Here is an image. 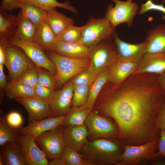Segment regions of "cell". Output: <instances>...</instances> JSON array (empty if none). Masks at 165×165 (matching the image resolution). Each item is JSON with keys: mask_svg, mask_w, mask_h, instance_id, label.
<instances>
[{"mask_svg": "<svg viewBox=\"0 0 165 165\" xmlns=\"http://www.w3.org/2000/svg\"><path fill=\"white\" fill-rule=\"evenodd\" d=\"M115 27L105 17L91 18L84 25L81 42L88 47L96 45L103 40L113 38Z\"/></svg>", "mask_w": 165, "mask_h": 165, "instance_id": "4", "label": "cell"}, {"mask_svg": "<svg viewBox=\"0 0 165 165\" xmlns=\"http://www.w3.org/2000/svg\"><path fill=\"white\" fill-rule=\"evenodd\" d=\"M18 6L23 14L38 28L44 21L47 11L24 2L19 1Z\"/></svg>", "mask_w": 165, "mask_h": 165, "instance_id": "30", "label": "cell"}, {"mask_svg": "<svg viewBox=\"0 0 165 165\" xmlns=\"http://www.w3.org/2000/svg\"><path fill=\"white\" fill-rule=\"evenodd\" d=\"M57 40V36L51 28L44 21L37 28L34 43L46 51L50 50Z\"/></svg>", "mask_w": 165, "mask_h": 165, "instance_id": "26", "label": "cell"}, {"mask_svg": "<svg viewBox=\"0 0 165 165\" xmlns=\"http://www.w3.org/2000/svg\"><path fill=\"white\" fill-rule=\"evenodd\" d=\"M138 62H126L117 60L110 68L108 82L114 86L120 85L133 74Z\"/></svg>", "mask_w": 165, "mask_h": 165, "instance_id": "20", "label": "cell"}, {"mask_svg": "<svg viewBox=\"0 0 165 165\" xmlns=\"http://www.w3.org/2000/svg\"><path fill=\"white\" fill-rule=\"evenodd\" d=\"M55 66L56 88L60 89L69 79L89 68L90 58L76 59L66 57L54 51H46Z\"/></svg>", "mask_w": 165, "mask_h": 165, "instance_id": "3", "label": "cell"}, {"mask_svg": "<svg viewBox=\"0 0 165 165\" xmlns=\"http://www.w3.org/2000/svg\"><path fill=\"white\" fill-rule=\"evenodd\" d=\"M56 8L47 11L44 21L49 25L57 37L75 23L72 18L58 12Z\"/></svg>", "mask_w": 165, "mask_h": 165, "instance_id": "22", "label": "cell"}, {"mask_svg": "<svg viewBox=\"0 0 165 165\" xmlns=\"http://www.w3.org/2000/svg\"><path fill=\"white\" fill-rule=\"evenodd\" d=\"M8 42L22 50L37 67L44 68L55 75L56 68L45 52L34 42L15 34Z\"/></svg>", "mask_w": 165, "mask_h": 165, "instance_id": "9", "label": "cell"}, {"mask_svg": "<svg viewBox=\"0 0 165 165\" xmlns=\"http://www.w3.org/2000/svg\"><path fill=\"white\" fill-rule=\"evenodd\" d=\"M110 68H106L100 71L89 86L87 99L83 105L92 110L99 95L108 82Z\"/></svg>", "mask_w": 165, "mask_h": 165, "instance_id": "25", "label": "cell"}, {"mask_svg": "<svg viewBox=\"0 0 165 165\" xmlns=\"http://www.w3.org/2000/svg\"><path fill=\"white\" fill-rule=\"evenodd\" d=\"M17 16V28L16 34L34 42L37 28L20 10Z\"/></svg>", "mask_w": 165, "mask_h": 165, "instance_id": "29", "label": "cell"}, {"mask_svg": "<svg viewBox=\"0 0 165 165\" xmlns=\"http://www.w3.org/2000/svg\"><path fill=\"white\" fill-rule=\"evenodd\" d=\"M63 127L60 125L35 138V141L47 159L52 160L62 156L65 146L63 136Z\"/></svg>", "mask_w": 165, "mask_h": 165, "instance_id": "11", "label": "cell"}, {"mask_svg": "<svg viewBox=\"0 0 165 165\" xmlns=\"http://www.w3.org/2000/svg\"><path fill=\"white\" fill-rule=\"evenodd\" d=\"M113 38L116 45L118 60L126 62H138L147 52V41L145 40L133 44L121 40L115 33Z\"/></svg>", "mask_w": 165, "mask_h": 165, "instance_id": "14", "label": "cell"}, {"mask_svg": "<svg viewBox=\"0 0 165 165\" xmlns=\"http://www.w3.org/2000/svg\"></svg>", "mask_w": 165, "mask_h": 165, "instance_id": "51", "label": "cell"}, {"mask_svg": "<svg viewBox=\"0 0 165 165\" xmlns=\"http://www.w3.org/2000/svg\"><path fill=\"white\" fill-rule=\"evenodd\" d=\"M28 165H47L49 161L45 153L39 148L35 138L20 134L17 142Z\"/></svg>", "mask_w": 165, "mask_h": 165, "instance_id": "13", "label": "cell"}, {"mask_svg": "<svg viewBox=\"0 0 165 165\" xmlns=\"http://www.w3.org/2000/svg\"><path fill=\"white\" fill-rule=\"evenodd\" d=\"M16 82L28 86L35 87L38 84L37 66L33 64Z\"/></svg>", "mask_w": 165, "mask_h": 165, "instance_id": "37", "label": "cell"}, {"mask_svg": "<svg viewBox=\"0 0 165 165\" xmlns=\"http://www.w3.org/2000/svg\"><path fill=\"white\" fill-rule=\"evenodd\" d=\"M3 65H0V88L1 90L4 89L7 83L3 72Z\"/></svg>", "mask_w": 165, "mask_h": 165, "instance_id": "45", "label": "cell"}, {"mask_svg": "<svg viewBox=\"0 0 165 165\" xmlns=\"http://www.w3.org/2000/svg\"><path fill=\"white\" fill-rule=\"evenodd\" d=\"M74 86L72 106L79 107L83 105L87 99L89 86L82 85Z\"/></svg>", "mask_w": 165, "mask_h": 165, "instance_id": "36", "label": "cell"}, {"mask_svg": "<svg viewBox=\"0 0 165 165\" xmlns=\"http://www.w3.org/2000/svg\"><path fill=\"white\" fill-rule=\"evenodd\" d=\"M154 156L165 158V130L160 131L158 149Z\"/></svg>", "mask_w": 165, "mask_h": 165, "instance_id": "43", "label": "cell"}, {"mask_svg": "<svg viewBox=\"0 0 165 165\" xmlns=\"http://www.w3.org/2000/svg\"><path fill=\"white\" fill-rule=\"evenodd\" d=\"M50 50L69 58H90L89 48L81 42L69 43L57 39Z\"/></svg>", "mask_w": 165, "mask_h": 165, "instance_id": "19", "label": "cell"}, {"mask_svg": "<svg viewBox=\"0 0 165 165\" xmlns=\"http://www.w3.org/2000/svg\"><path fill=\"white\" fill-rule=\"evenodd\" d=\"M147 52L165 53V25L161 24L148 31Z\"/></svg>", "mask_w": 165, "mask_h": 165, "instance_id": "21", "label": "cell"}, {"mask_svg": "<svg viewBox=\"0 0 165 165\" xmlns=\"http://www.w3.org/2000/svg\"><path fill=\"white\" fill-rule=\"evenodd\" d=\"M92 111L84 105L79 107L72 106L69 112L66 115L62 126L68 127L82 125L84 124L89 114Z\"/></svg>", "mask_w": 165, "mask_h": 165, "instance_id": "27", "label": "cell"}, {"mask_svg": "<svg viewBox=\"0 0 165 165\" xmlns=\"http://www.w3.org/2000/svg\"><path fill=\"white\" fill-rule=\"evenodd\" d=\"M0 156L6 165H27L17 142H7L2 145Z\"/></svg>", "mask_w": 165, "mask_h": 165, "instance_id": "23", "label": "cell"}, {"mask_svg": "<svg viewBox=\"0 0 165 165\" xmlns=\"http://www.w3.org/2000/svg\"><path fill=\"white\" fill-rule=\"evenodd\" d=\"M18 0H2L0 8L6 12H10L19 8Z\"/></svg>", "mask_w": 165, "mask_h": 165, "instance_id": "44", "label": "cell"}, {"mask_svg": "<svg viewBox=\"0 0 165 165\" xmlns=\"http://www.w3.org/2000/svg\"><path fill=\"white\" fill-rule=\"evenodd\" d=\"M109 40L89 47L90 64L89 68L99 72L110 68L118 60L116 45Z\"/></svg>", "mask_w": 165, "mask_h": 165, "instance_id": "8", "label": "cell"}, {"mask_svg": "<svg viewBox=\"0 0 165 165\" xmlns=\"http://www.w3.org/2000/svg\"><path fill=\"white\" fill-rule=\"evenodd\" d=\"M165 72V53H146L132 74L151 73L159 75Z\"/></svg>", "mask_w": 165, "mask_h": 165, "instance_id": "16", "label": "cell"}, {"mask_svg": "<svg viewBox=\"0 0 165 165\" xmlns=\"http://www.w3.org/2000/svg\"><path fill=\"white\" fill-rule=\"evenodd\" d=\"M63 132L65 146L78 152L81 151L88 140V130L85 124L63 127Z\"/></svg>", "mask_w": 165, "mask_h": 165, "instance_id": "18", "label": "cell"}, {"mask_svg": "<svg viewBox=\"0 0 165 165\" xmlns=\"http://www.w3.org/2000/svg\"><path fill=\"white\" fill-rule=\"evenodd\" d=\"M74 86L69 80L58 90H54V94L48 101V103L54 117L66 115L72 106Z\"/></svg>", "mask_w": 165, "mask_h": 165, "instance_id": "12", "label": "cell"}, {"mask_svg": "<svg viewBox=\"0 0 165 165\" xmlns=\"http://www.w3.org/2000/svg\"><path fill=\"white\" fill-rule=\"evenodd\" d=\"M153 10L163 13L164 15L162 19H165V7L162 4H158L155 3L152 0H147L145 3L141 4L138 13L143 14L148 11Z\"/></svg>", "mask_w": 165, "mask_h": 165, "instance_id": "39", "label": "cell"}, {"mask_svg": "<svg viewBox=\"0 0 165 165\" xmlns=\"http://www.w3.org/2000/svg\"><path fill=\"white\" fill-rule=\"evenodd\" d=\"M147 164L165 165V158L154 156L148 163Z\"/></svg>", "mask_w": 165, "mask_h": 165, "instance_id": "46", "label": "cell"}, {"mask_svg": "<svg viewBox=\"0 0 165 165\" xmlns=\"http://www.w3.org/2000/svg\"><path fill=\"white\" fill-rule=\"evenodd\" d=\"M84 124L88 130V136L93 140L101 138L119 137V129L115 122L110 117L93 111L89 114Z\"/></svg>", "mask_w": 165, "mask_h": 165, "instance_id": "6", "label": "cell"}, {"mask_svg": "<svg viewBox=\"0 0 165 165\" xmlns=\"http://www.w3.org/2000/svg\"><path fill=\"white\" fill-rule=\"evenodd\" d=\"M99 72L89 68L75 75L71 80L74 85H82L90 86Z\"/></svg>", "mask_w": 165, "mask_h": 165, "instance_id": "35", "label": "cell"}, {"mask_svg": "<svg viewBox=\"0 0 165 165\" xmlns=\"http://www.w3.org/2000/svg\"><path fill=\"white\" fill-rule=\"evenodd\" d=\"M0 165H4L3 160L2 158L0 156Z\"/></svg>", "mask_w": 165, "mask_h": 165, "instance_id": "50", "label": "cell"}, {"mask_svg": "<svg viewBox=\"0 0 165 165\" xmlns=\"http://www.w3.org/2000/svg\"><path fill=\"white\" fill-rule=\"evenodd\" d=\"M17 102L22 105L28 115V123L54 116L50 107L46 101L35 96L16 98Z\"/></svg>", "mask_w": 165, "mask_h": 165, "instance_id": "15", "label": "cell"}, {"mask_svg": "<svg viewBox=\"0 0 165 165\" xmlns=\"http://www.w3.org/2000/svg\"><path fill=\"white\" fill-rule=\"evenodd\" d=\"M165 102V92L157 75L132 74L118 86L108 82L93 109L115 122L119 130L118 139L124 145L136 146L159 141L160 130L154 120Z\"/></svg>", "mask_w": 165, "mask_h": 165, "instance_id": "1", "label": "cell"}, {"mask_svg": "<svg viewBox=\"0 0 165 165\" xmlns=\"http://www.w3.org/2000/svg\"><path fill=\"white\" fill-rule=\"evenodd\" d=\"M62 156L66 165H94L78 151L66 146Z\"/></svg>", "mask_w": 165, "mask_h": 165, "instance_id": "33", "label": "cell"}, {"mask_svg": "<svg viewBox=\"0 0 165 165\" xmlns=\"http://www.w3.org/2000/svg\"><path fill=\"white\" fill-rule=\"evenodd\" d=\"M158 141L139 145H124V151L117 165H147L156 154Z\"/></svg>", "mask_w": 165, "mask_h": 165, "instance_id": "7", "label": "cell"}, {"mask_svg": "<svg viewBox=\"0 0 165 165\" xmlns=\"http://www.w3.org/2000/svg\"><path fill=\"white\" fill-rule=\"evenodd\" d=\"M84 26L76 27L70 25L57 37V40L72 43L81 42Z\"/></svg>", "mask_w": 165, "mask_h": 165, "instance_id": "34", "label": "cell"}, {"mask_svg": "<svg viewBox=\"0 0 165 165\" xmlns=\"http://www.w3.org/2000/svg\"><path fill=\"white\" fill-rule=\"evenodd\" d=\"M6 54L5 50L3 46L0 45V65L5 64Z\"/></svg>", "mask_w": 165, "mask_h": 165, "instance_id": "48", "label": "cell"}, {"mask_svg": "<svg viewBox=\"0 0 165 165\" xmlns=\"http://www.w3.org/2000/svg\"><path fill=\"white\" fill-rule=\"evenodd\" d=\"M6 54L5 65L9 73L10 81L16 82L34 64L20 48L9 42H0Z\"/></svg>", "mask_w": 165, "mask_h": 165, "instance_id": "5", "label": "cell"}, {"mask_svg": "<svg viewBox=\"0 0 165 165\" xmlns=\"http://www.w3.org/2000/svg\"><path fill=\"white\" fill-rule=\"evenodd\" d=\"M4 90L6 96L9 100L35 96L34 87L16 82H7Z\"/></svg>", "mask_w": 165, "mask_h": 165, "instance_id": "28", "label": "cell"}, {"mask_svg": "<svg viewBox=\"0 0 165 165\" xmlns=\"http://www.w3.org/2000/svg\"><path fill=\"white\" fill-rule=\"evenodd\" d=\"M115 3L107 6L104 17L115 28L118 25L126 23L129 27L132 26L134 16L139 11L138 4L132 0L123 1L120 0H112Z\"/></svg>", "mask_w": 165, "mask_h": 165, "instance_id": "10", "label": "cell"}, {"mask_svg": "<svg viewBox=\"0 0 165 165\" xmlns=\"http://www.w3.org/2000/svg\"><path fill=\"white\" fill-rule=\"evenodd\" d=\"M34 88L35 96L46 101L52 97L55 90L38 83Z\"/></svg>", "mask_w": 165, "mask_h": 165, "instance_id": "41", "label": "cell"}, {"mask_svg": "<svg viewBox=\"0 0 165 165\" xmlns=\"http://www.w3.org/2000/svg\"><path fill=\"white\" fill-rule=\"evenodd\" d=\"M65 116H51L33 121L26 126L21 127L19 129V133L20 134L29 135L35 138L44 132L62 125Z\"/></svg>", "mask_w": 165, "mask_h": 165, "instance_id": "17", "label": "cell"}, {"mask_svg": "<svg viewBox=\"0 0 165 165\" xmlns=\"http://www.w3.org/2000/svg\"><path fill=\"white\" fill-rule=\"evenodd\" d=\"M19 1L26 2L47 11L56 7L66 9L77 14L76 9L70 4L68 1L60 2L57 0H18Z\"/></svg>", "mask_w": 165, "mask_h": 165, "instance_id": "31", "label": "cell"}, {"mask_svg": "<svg viewBox=\"0 0 165 165\" xmlns=\"http://www.w3.org/2000/svg\"><path fill=\"white\" fill-rule=\"evenodd\" d=\"M81 151L94 165H117L124 145L118 138H101L88 140Z\"/></svg>", "mask_w": 165, "mask_h": 165, "instance_id": "2", "label": "cell"}, {"mask_svg": "<svg viewBox=\"0 0 165 165\" xmlns=\"http://www.w3.org/2000/svg\"><path fill=\"white\" fill-rule=\"evenodd\" d=\"M19 129L10 126L6 121L5 116L0 118V145L8 142H17L20 135Z\"/></svg>", "mask_w": 165, "mask_h": 165, "instance_id": "32", "label": "cell"}, {"mask_svg": "<svg viewBox=\"0 0 165 165\" xmlns=\"http://www.w3.org/2000/svg\"><path fill=\"white\" fill-rule=\"evenodd\" d=\"M0 8V42H8L16 33L17 16L8 14Z\"/></svg>", "mask_w": 165, "mask_h": 165, "instance_id": "24", "label": "cell"}, {"mask_svg": "<svg viewBox=\"0 0 165 165\" xmlns=\"http://www.w3.org/2000/svg\"><path fill=\"white\" fill-rule=\"evenodd\" d=\"M37 67L38 83L55 90L56 88L55 75L48 71L44 70L42 68Z\"/></svg>", "mask_w": 165, "mask_h": 165, "instance_id": "38", "label": "cell"}, {"mask_svg": "<svg viewBox=\"0 0 165 165\" xmlns=\"http://www.w3.org/2000/svg\"><path fill=\"white\" fill-rule=\"evenodd\" d=\"M154 123L158 129L165 130V102L159 108L155 118Z\"/></svg>", "mask_w": 165, "mask_h": 165, "instance_id": "42", "label": "cell"}, {"mask_svg": "<svg viewBox=\"0 0 165 165\" xmlns=\"http://www.w3.org/2000/svg\"><path fill=\"white\" fill-rule=\"evenodd\" d=\"M158 81L165 92V72L157 75Z\"/></svg>", "mask_w": 165, "mask_h": 165, "instance_id": "49", "label": "cell"}, {"mask_svg": "<svg viewBox=\"0 0 165 165\" xmlns=\"http://www.w3.org/2000/svg\"><path fill=\"white\" fill-rule=\"evenodd\" d=\"M7 123L12 127L19 129L23 122V119L21 115L16 111L11 112L5 116Z\"/></svg>", "mask_w": 165, "mask_h": 165, "instance_id": "40", "label": "cell"}, {"mask_svg": "<svg viewBox=\"0 0 165 165\" xmlns=\"http://www.w3.org/2000/svg\"><path fill=\"white\" fill-rule=\"evenodd\" d=\"M48 165H66L62 156L53 159L49 161Z\"/></svg>", "mask_w": 165, "mask_h": 165, "instance_id": "47", "label": "cell"}]
</instances>
